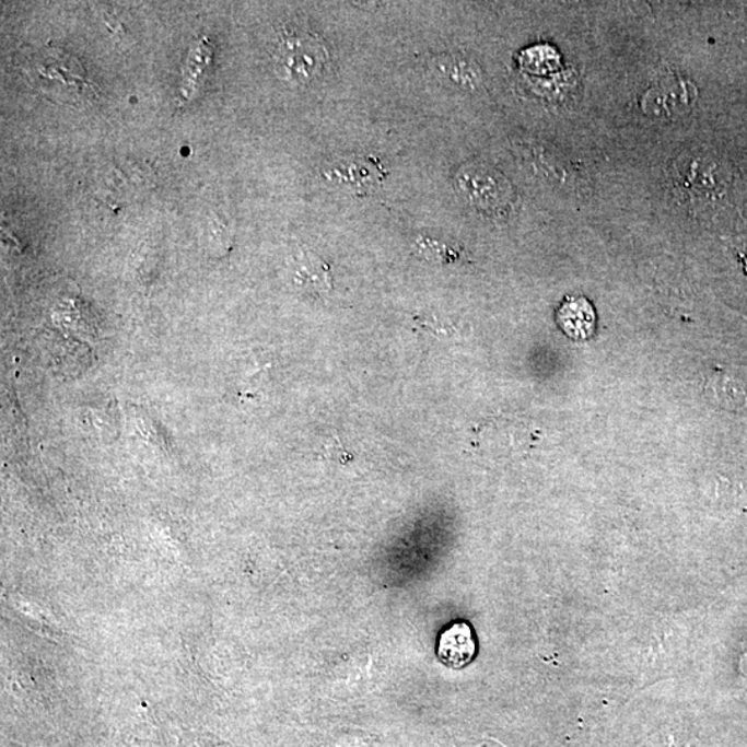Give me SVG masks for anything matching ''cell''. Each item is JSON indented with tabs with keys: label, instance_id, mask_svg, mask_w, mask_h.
<instances>
[{
	"label": "cell",
	"instance_id": "6da1fadb",
	"mask_svg": "<svg viewBox=\"0 0 747 747\" xmlns=\"http://www.w3.org/2000/svg\"><path fill=\"white\" fill-rule=\"evenodd\" d=\"M24 70L38 91L61 103L82 104L97 95L81 62L60 49H40L25 62Z\"/></svg>",
	"mask_w": 747,
	"mask_h": 747
},
{
	"label": "cell",
	"instance_id": "7a4b0ae2",
	"mask_svg": "<svg viewBox=\"0 0 747 747\" xmlns=\"http://www.w3.org/2000/svg\"><path fill=\"white\" fill-rule=\"evenodd\" d=\"M277 77L292 86L315 82L326 70L330 55L326 45L311 31L285 27L277 36L273 50Z\"/></svg>",
	"mask_w": 747,
	"mask_h": 747
},
{
	"label": "cell",
	"instance_id": "3957f363",
	"mask_svg": "<svg viewBox=\"0 0 747 747\" xmlns=\"http://www.w3.org/2000/svg\"><path fill=\"white\" fill-rule=\"evenodd\" d=\"M456 186L459 195L480 211L498 212L511 202L510 182L489 166H463L456 176Z\"/></svg>",
	"mask_w": 747,
	"mask_h": 747
},
{
	"label": "cell",
	"instance_id": "277c9868",
	"mask_svg": "<svg viewBox=\"0 0 747 747\" xmlns=\"http://www.w3.org/2000/svg\"><path fill=\"white\" fill-rule=\"evenodd\" d=\"M324 180L338 189L352 192H370L385 179L384 166L377 160L365 156H341L328 162L322 170Z\"/></svg>",
	"mask_w": 747,
	"mask_h": 747
},
{
	"label": "cell",
	"instance_id": "5b68a950",
	"mask_svg": "<svg viewBox=\"0 0 747 747\" xmlns=\"http://www.w3.org/2000/svg\"><path fill=\"white\" fill-rule=\"evenodd\" d=\"M433 74L442 83L463 92H477L483 85L480 67L464 55H441L431 61Z\"/></svg>",
	"mask_w": 747,
	"mask_h": 747
},
{
	"label": "cell",
	"instance_id": "8992f818",
	"mask_svg": "<svg viewBox=\"0 0 747 747\" xmlns=\"http://www.w3.org/2000/svg\"><path fill=\"white\" fill-rule=\"evenodd\" d=\"M475 655H477V641H475L472 627L465 621L448 626L439 637L437 660L443 665L459 670L468 666Z\"/></svg>",
	"mask_w": 747,
	"mask_h": 747
},
{
	"label": "cell",
	"instance_id": "52a82bcc",
	"mask_svg": "<svg viewBox=\"0 0 747 747\" xmlns=\"http://www.w3.org/2000/svg\"><path fill=\"white\" fill-rule=\"evenodd\" d=\"M558 323L569 337L584 339L592 336L595 326V313L584 297H568L558 311Z\"/></svg>",
	"mask_w": 747,
	"mask_h": 747
},
{
	"label": "cell",
	"instance_id": "ba28073f",
	"mask_svg": "<svg viewBox=\"0 0 747 747\" xmlns=\"http://www.w3.org/2000/svg\"><path fill=\"white\" fill-rule=\"evenodd\" d=\"M295 281L297 284L312 290H326L328 287V273L326 266L320 260L306 254L305 259L301 260L300 268L296 270Z\"/></svg>",
	"mask_w": 747,
	"mask_h": 747
}]
</instances>
